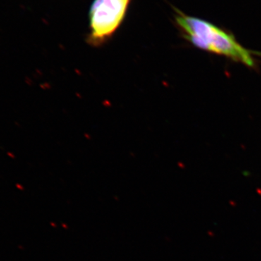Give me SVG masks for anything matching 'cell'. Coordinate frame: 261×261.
<instances>
[{
	"label": "cell",
	"mask_w": 261,
	"mask_h": 261,
	"mask_svg": "<svg viewBox=\"0 0 261 261\" xmlns=\"http://www.w3.org/2000/svg\"><path fill=\"white\" fill-rule=\"evenodd\" d=\"M173 9L176 25L185 39L192 45L205 51L227 57L247 66H255L252 58L253 53L241 45L233 34L204 19L185 14L178 8H173Z\"/></svg>",
	"instance_id": "obj_1"
},
{
	"label": "cell",
	"mask_w": 261,
	"mask_h": 261,
	"mask_svg": "<svg viewBox=\"0 0 261 261\" xmlns=\"http://www.w3.org/2000/svg\"><path fill=\"white\" fill-rule=\"evenodd\" d=\"M132 0H94L89 10L87 41L99 47L114 35L126 18Z\"/></svg>",
	"instance_id": "obj_2"
}]
</instances>
